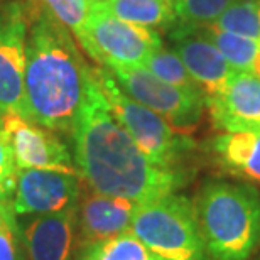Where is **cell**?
Here are the masks:
<instances>
[{
	"label": "cell",
	"mask_w": 260,
	"mask_h": 260,
	"mask_svg": "<svg viewBox=\"0 0 260 260\" xmlns=\"http://www.w3.org/2000/svg\"><path fill=\"white\" fill-rule=\"evenodd\" d=\"M71 137L78 174L96 193L147 203L176 193L184 184L178 169L160 168L139 149L112 113L93 68Z\"/></svg>",
	"instance_id": "6da1fadb"
},
{
	"label": "cell",
	"mask_w": 260,
	"mask_h": 260,
	"mask_svg": "<svg viewBox=\"0 0 260 260\" xmlns=\"http://www.w3.org/2000/svg\"><path fill=\"white\" fill-rule=\"evenodd\" d=\"M88 68L71 34L48 9L38 10L25 44L24 91L29 122L71 132L85 100Z\"/></svg>",
	"instance_id": "7a4b0ae2"
},
{
	"label": "cell",
	"mask_w": 260,
	"mask_h": 260,
	"mask_svg": "<svg viewBox=\"0 0 260 260\" xmlns=\"http://www.w3.org/2000/svg\"><path fill=\"white\" fill-rule=\"evenodd\" d=\"M196 216L213 260H247L260 240V198L250 186L211 183L201 189Z\"/></svg>",
	"instance_id": "3957f363"
},
{
	"label": "cell",
	"mask_w": 260,
	"mask_h": 260,
	"mask_svg": "<svg viewBox=\"0 0 260 260\" xmlns=\"http://www.w3.org/2000/svg\"><path fill=\"white\" fill-rule=\"evenodd\" d=\"M130 233L164 260H206L196 208L178 193L140 203Z\"/></svg>",
	"instance_id": "277c9868"
},
{
	"label": "cell",
	"mask_w": 260,
	"mask_h": 260,
	"mask_svg": "<svg viewBox=\"0 0 260 260\" xmlns=\"http://www.w3.org/2000/svg\"><path fill=\"white\" fill-rule=\"evenodd\" d=\"M93 76L100 86L112 113L127 130L139 149L154 164L166 169H178L184 154L189 152L191 140L181 135L159 113L135 102L118 86L107 68H93Z\"/></svg>",
	"instance_id": "5b68a950"
},
{
	"label": "cell",
	"mask_w": 260,
	"mask_h": 260,
	"mask_svg": "<svg viewBox=\"0 0 260 260\" xmlns=\"http://www.w3.org/2000/svg\"><path fill=\"white\" fill-rule=\"evenodd\" d=\"M83 49L103 68L144 66L154 51L162 48L154 29L130 24L91 7L85 27L76 38Z\"/></svg>",
	"instance_id": "8992f818"
},
{
	"label": "cell",
	"mask_w": 260,
	"mask_h": 260,
	"mask_svg": "<svg viewBox=\"0 0 260 260\" xmlns=\"http://www.w3.org/2000/svg\"><path fill=\"white\" fill-rule=\"evenodd\" d=\"M118 86L135 102L164 117L179 132H189L201 120L206 107L205 95L179 90L159 80L144 66L107 68Z\"/></svg>",
	"instance_id": "52a82bcc"
},
{
	"label": "cell",
	"mask_w": 260,
	"mask_h": 260,
	"mask_svg": "<svg viewBox=\"0 0 260 260\" xmlns=\"http://www.w3.org/2000/svg\"><path fill=\"white\" fill-rule=\"evenodd\" d=\"M27 10L10 4L0 10V113L29 120L24 91Z\"/></svg>",
	"instance_id": "ba28073f"
},
{
	"label": "cell",
	"mask_w": 260,
	"mask_h": 260,
	"mask_svg": "<svg viewBox=\"0 0 260 260\" xmlns=\"http://www.w3.org/2000/svg\"><path fill=\"white\" fill-rule=\"evenodd\" d=\"M80 176L48 169H19L12 206L15 215H49L78 206Z\"/></svg>",
	"instance_id": "9c48e42d"
},
{
	"label": "cell",
	"mask_w": 260,
	"mask_h": 260,
	"mask_svg": "<svg viewBox=\"0 0 260 260\" xmlns=\"http://www.w3.org/2000/svg\"><path fill=\"white\" fill-rule=\"evenodd\" d=\"M0 127L10 140L19 169H48L78 174L70 150L54 134H51V130L36 125L15 113H2Z\"/></svg>",
	"instance_id": "30bf717a"
},
{
	"label": "cell",
	"mask_w": 260,
	"mask_h": 260,
	"mask_svg": "<svg viewBox=\"0 0 260 260\" xmlns=\"http://www.w3.org/2000/svg\"><path fill=\"white\" fill-rule=\"evenodd\" d=\"M140 203L120 196L88 191L76 208V248L128 233Z\"/></svg>",
	"instance_id": "8fae6325"
},
{
	"label": "cell",
	"mask_w": 260,
	"mask_h": 260,
	"mask_svg": "<svg viewBox=\"0 0 260 260\" xmlns=\"http://www.w3.org/2000/svg\"><path fill=\"white\" fill-rule=\"evenodd\" d=\"M211 123L221 132H255L260 127V80L235 73L226 86L206 98Z\"/></svg>",
	"instance_id": "7c38bea8"
},
{
	"label": "cell",
	"mask_w": 260,
	"mask_h": 260,
	"mask_svg": "<svg viewBox=\"0 0 260 260\" xmlns=\"http://www.w3.org/2000/svg\"><path fill=\"white\" fill-rule=\"evenodd\" d=\"M76 208L49 215H25L19 221L27 260H73L78 240Z\"/></svg>",
	"instance_id": "4fadbf2b"
},
{
	"label": "cell",
	"mask_w": 260,
	"mask_h": 260,
	"mask_svg": "<svg viewBox=\"0 0 260 260\" xmlns=\"http://www.w3.org/2000/svg\"><path fill=\"white\" fill-rule=\"evenodd\" d=\"M174 44L176 53L206 98L218 95L237 73L205 34L181 30L174 34Z\"/></svg>",
	"instance_id": "5bb4252c"
},
{
	"label": "cell",
	"mask_w": 260,
	"mask_h": 260,
	"mask_svg": "<svg viewBox=\"0 0 260 260\" xmlns=\"http://www.w3.org/2000/svg\"><path fill=\"white\" fill-rule=\"evenodd\" d=\"M211 150L225 171L260 183V132H221Z\"/></svg>",
	"instance_id": "9a60e30c"
},
{
	"label": "cell",
	"mask_w": 260,
	"mask_h": 260,
	"mask_svg": "<svg viewBox=\"0 0 260 260\" xmlns=\"http://www.w3.org/2000/svg\"><path fill=\"white\" fill-rule=\"evenodd\" d=\"M113 17L142 27H164L176 20L174 2L171 0H105L91 5Z\"/></svg>",
	"instance_id": "2e32d148"
},
{
	"label": "cell",
	"mask_w": 260,
	"mask_h": 260,
	"mask_svg": "<svg viewBox=\"0 0 260 260\" xmlns=\"http://www.w3.org/2000/svg\"><path fill=\"white\" fill-rule=\"evenodd\" d=\"M75 260H164L132 233L76 248Z\"/></svg>",
	"instance_id": "e0dca14e"
},
{
	"label": "cell",
	"mask_w": 260,
	"mask_h": 260,
	"mask_svg": "<svg viewBox=\"0 0 260 260\" xmlns=\"http://www.w3.org/2000/svg\"><path fill=\"white\" fill-rule=\"evenodd\" d=\"M203 34L221 51V54L237 73L252 75L253 66L260 56V41L225 32V30L211 27V25H205Z\"/></svg>",
	"instance_id": "ac0fdd59"
},
{
	"label": "cell",
	"mask_w": 260,
	"mask_h": 260,
	"mask_svg": "<svg viewBox=\"0 0 260 260\" xmlns=\"http://www.w3.org/2000/svg\"><path fill=\"white\" fill-rule=\"evenodd\" d=\"M144 68L149 70L154 76H157L159 80L169 83V85L179 88V90L194 93V95H205L201 88L196 85V81L191 78L176 51L159 48L145 59Z\"/></svg>",
	"instance_id": "d6986e66"
},
{
	"label": "cell",
	"mask_w": 260,
	"mask_h": 260,
	"mask_svg": "<svg viewBox=\"0 0 260 260\" xmlns=\"http://www.w3.org/2000/svg\"><path fill=\"white\" fill-rule=\"evenodd\" d=\"M225 32L260 41V10L258 2L253 0H235L215 22L210 24Z\"/></svg>",
	"instance_id": "ffe728a7"
},
{
	"label": "cell",
	"mask_w": 260,
	"mask_h": 260,
	"mask_svg": "<svg viewBox=\"0 0 260 260\" xmlns=\"http://www.w3.org/2000/svg\"><path fill=\"white\" fill-rule=\"evenodd\" d=\"M235 0H174L176 17L191 27L213 24Z\"/></svg>",
	"instance_id": "44dd1931"
},
{
	"label": "cell",
	"mask_w": 260,
	"mask_h": 260,
	"mask_svg": "<svg viewBox=\"0 0 260 260\" xmlns=\"http://www.w3.org/2000/svg\"><path fill=\"white\" fill-rule=\"evenodd\" d=\"M22 245L12 201H0V260H24Z\"/></svg>",
	"instance_id": "7402d4cb"
},
{
	"label": "cell",
	"mask_w": 260,
	"mask_h": 260,
	"mask_svg": "<svg viewBox=\"0 0 260 260\" xmlns=\"http://www.w3.org/2000/svg\"><path fill=\"white\" fill-rule=\"evenodd\" d=\"M39 2L64 27L70 29L75 38L80 36L91 14V5L86 0H39Z\"/></svg>",
	"instance_id": "603a6c76"
},
{
	"label": "cell",
	"mask_w": 260,
	"mask_h": 260,
	"mask_svg": "<svg viewBox=\"0 0 260 260\" xmlns=\"http://www.w3.org/2000/svg\"><path fill=\"white\" fill-rule=\"evenodd\" d=\"M19 168L15 164L14 149L5 130L0 127V201H9L17 183Z\"/></svg>",
	"instance_id": "cb8c5ba5"
},
{
	"label": "cell",
	"mask_w": 260,
	"mask_h": 260,
	"mask_svg": "<svg viewBox=\"0 0 260 260\" xmlns=\"http://www.w3.org/2000/svg\"><path fill=\"white\" fill-rule=\"evenodd\" d=\"M90 5H96V4H102V2H105V0H86Z\"/></svg>",
	"instance_id": "d4e9b609"
},
{
	"label": "cell",
	"mask_w": 260,
	"mask_h": 260,
	"mask_svg": "<svg viewBox=\"0 0 260 260\" xmlns=\"http://www.w3.org/2000/svg\"><path fill=\"white\" fill-rule=\"evenodd\" d=\"M255 132H260V127H258V128H257V130H255Z\"/></svg>",
	"instance_id": "484cf974"
},
{
	"label": "cell",
	"mask_w": 260,
	"mask_h": 260,
	"mask_svg": "<svg viewBox=\"0 0 260 260\" xmlns=\"http://www.w3.org/2000/svg\"><path fill=\"white\" fill-rule=\"evenodd\" d=\"M253 2H260V0H253Z\"/></svg>",
	"instance_id": "4316f807"
},
{
	"label": "cell",
	"mask_w": 260,
	"mask_h": 260,
	"mask_svg": "<svg viewBox=\"0 0 260 260\" xmlns=\"http://www.w3.org/2000/svg\"><path fill=\"white\" fill-rule=\"evenodd\" d=\"M258 10H260V2H258Z\"/></svg>",
	"instance_id": "83f0119b"
},
{
	"label": "cell",
	"mask_w": 260,
	"mask_h": 260,
	"mask_svg": "<svg viewBox=\"0 0 260 260\" xmlns=\"http://www.w3.org/2000/svg\"><path fill=\"white\" fill-rule=\"evenodd\" d=\"M0 118H2V113H0Z\"/></svg>",
	"instance_id": "f1b7e54d"
},
{
	"label": "cell",
	"mask_w": 260,
	"mask_h": 260,
	"mask_svg": "<svg viewBox=\"0 0 260 260\" xmlns=\"http://www.w3.org/2000/svg\"><path fill=\"white\" fill-rule=\"evenodd\" d=\"M171 2H174V0H171Z\"/></svg>",
	"instance_id": "f546056e"
}]
</instances>
